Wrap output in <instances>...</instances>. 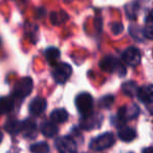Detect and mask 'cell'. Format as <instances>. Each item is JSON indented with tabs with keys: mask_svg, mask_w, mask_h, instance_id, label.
Masks as SVG:
<instances>
[{
	"mask_svg": "<svg viewBox=\"0 0 153 153\" xmlns=\"http://www.w3.org/2000/svg\"><path fill=\"white\" fill-rule=\"evenodd\" d=\"M100 67L106 72H117L120 76H124L126 74V68L114 56H106L103 58L100 62Z\"/></svg>",
	"mask_w": 153,
	"mask_h": 153,
	"instance_id": "6da1fadb",
	"label": "cell"
},
{
	"mask_svg": "<svg viewBox=\"0 0 153 153\" xmlns=\"http://www.w3.org/2000/svg\"><path fill=\"white\" fill-rule=\"evenodd\" d=\"M74 104L82 117H87L91 114L94 109V99L88 92H81L76 97Z\"/></svg>",
	"mask_w": 153,
	"mask_h": 153,
	"instance_id": "7a4b0ae2",
	"label": "cell"
},
{
	"mask_svg": "<svg viewBox=\"0 0 153 153\" xmlns=\"http://www.w3.org/2000/svg\"><path fill=\"white\" fill-rule=\"evenodd\" d=\"M114 135L111 132H105L94 137L90 142V148L94 151H102L111 147L114 144Z\"/></svg>",
	"mask_w": 153,
	"mask_h": 153,
	"instance_id": "3957f363",
	"label": "cell"
},
{
	"mask_svg": "<svg viewBox=\"0 0 153 153\" xmlns=\"http://www.w3.org/2000/svg\"><path fill=\"white\" fill-rule=\"evenodd\" d=\"M53 78L58 84H64L70 78L72 74V68L67 63H59L53 69Z\"/></svg>",
	"mask_w": 153,
	"mask_h": 153,
	"instance_id": "277c9868",
	"label": "cell"
},
{
	"mask_svg": "<svg viewBox=\"0 0 153 153\" xmlns=\"http://www.w3.org/2000/svg\"><path fill=\"white\" fill-rule=\"evenodd\" d=\"M33 87H34V83H33V80L30 79V76H26L21 79L17 84L15 85L13 90V94L15 97L19 99H23L25 97H27L28 94L32 92Z\"/></svg>",
	"mask_w": 153,
	"mask_h": 153,
	"instance_id": "5b68a950",
	"label": "cell"
},
{
	"mask_svg": "<svg viewBox=\"0 0 153 153\" xmlns=\"http://www.w3.org/2000/svg\"><path fill=\"white\" fill-rule=\"evenodd\" d=\"M140 58L142 56H140V49L134 46L128 47L122 55V60L124 63L127 64L128 66H132V67L140 63Z\"/></svg>",
	"mask_w": 153,
	"mask_h": 153,
	"instance_id": "8992f818",
	"label": "cell"
},
{
	"mask_svg": "<svg viewBox=\"0 0 153 153\" xmlns=\"http://www.w3.org/2000/svg\"><path fill=\"white\" fill-rule=\"evenodd\" d=\"M103 121V117L99 113H94L87 115V117H83L80 122V127L82 129L85 130H91L97 129L101 126Z\"/></svg>",
	"mask_w": 153,
	"mask_h": 153,
	"instance_id": "52a82bcc",
	"label": "cell"
},
{
	"mask_svg": "<svg viewBox=\"0 0 153 153\" xmlns=\"http://www.w3.org/2000/svg\"><path fill=\"white\" fill-rule=\"evenodd\" d=\"M56 147L61 153H76V144L69 136H62L56 140Z\"/></svg>",
	"mask_w": 153,
	"mask_h": 153,
	"instance_id": "ba28073f",
	"label": "cell"
},
{
	"mask_svg": "<svg viewBox=\"0 0 153 153\" xmlns=\"http://www.w3.org/2000/svg\"><path fill=\"white\" fill-rule=\"evenodd\" d=\"M140 113V109L136 105H131V106H124L120 108L117 112V120L122 123L132 120L136 117Z\"/></svg>",
	"mask_w": 153,
	"mask_h": 153,
	"instance_id": "9c48e42d",
	"label": "cell"
},
{
	"mask_svg": "<svg viewBox=\"0 0 153 153\" xmlns=\"http://www.w3.org/2000/svg\"><path fill=\"white\" fill-rule=\"evenodd\" d=\"M46 101L45 99L41 98V97H37L35 98L32 102L28 105V110H30V114L35 115V117H38V115L42 114L43 112L46 109Z\"/></svg>",
	"mask_w": 153,
	"mask_h": 153,
	"instance_id": "30bf717a",
	"label": "cell"
},
{
	"mask_svg": "<svg viewBox=\"0 0 153 153\" xmlns=\"http://www.w3.org/2000/svg\"><path fill=\"white\" fill-rule=\"evenodd\" d=\"M137 98L146 104L153 103V85L152 84H147L138 88Z\"/></svg>",
	"mask_w": 153,
	"mask_h": 153,
	"instance_id": "8fae6325",
	"label": "cell"
},
{
	"mask_svg": "<svg viewBox=\"0 0 153 153\" xmlns=\"http://www.w3.org/2000/svg\"><path fill=\"white\" fill-rule=\"evenodd\" d=\"M37 132V126L36 123L32 120H25L24 122H22V133L25 137L32 138L36 135Z\"/></svg>",
	"mask_w": 153,
	"mask_h": 153,
	"instance_id": "7c38bea8",
	"label": "cell"
},
{
	"mask_svg": "<svg viewBox=\"0 0 153 153\" xmlns=\"http://www.w3.org/2000/svg\"><path fill=\"white\" fill-rule=\"evenodd\" d=\"M51 122L57 124H62L68 120V112L63 108H58L53 110L51 113Z\"/></svg>",
	"mask_w": 153,
	"mask_h": 153,
	"instance_id": "4fadbf2b",
	"label": "cell"
},
{
	"mask_svg": "<svg viewBox=\"0 0 153 153\" xmlns=\"http://www.w3.org/2000/svg\"><path fill=\"white\" fill-rule=\"evenodd\" d=\"M119 137L120 140H124V142H131L135 138L136 133L132 128L128 127V126H123L119 129Z\"/></svg>",
	"mask_w": 153,
	"mask_h": 153,
	"instance_id": "5bb4252c",
	"label": "cell"
},
{
	"mask_svg": "<svg viewBox=\"0 0 153 153\" xmlns=\"http://www.w3.org/2000/svg\"><path fill=\"white\" fill-rule=\"evenodd\" d=\"M41 132L47 137H53L58 133V127L53 122L46 121L41 125Z\"/></svg>",
	"mask_w": 153,
	"mask_h": 153,
	"instance_id": "9a60e30c",
	"label": "cell"
},
{
	"mask_svg": "<svg viewBox=\"0 0 153 153\" xmlns=\"http://www.w3.org/2000/svg\"><path fill=\"white\" fill-rule=\"evenodd\" d=\"M44 55L46 60L51 64H55L56 62L59 60L60 56H61V51H60L59 48L55 46H51V47H47L44 51Z\"/></svg>",
	"mask_w": 153,
	"mask_h": 153,
	"instance_id": "2e32d148",
	"label": "cell"
},
{
	"mask_svg": "<svg viewBox=\"0 0 153 153\" xmlns=\"http://www.w3.org/2000/svg\"><path fill=\"white\" fill-rule=\"evenodd\" d=\"M68 20V15L64 11L53 12L51 14V22L53 25H61Z\"/></svg>",
	"mask_w": 153,
	"mask_h": 153,
	"instance_id": "e0dca14e",
	"label": "cell"
},
{
	"mask_svg": "<svg viewBox=\"0 0 153 153\" xmlns=\"http://www.w3.org/2000/svg\"><path fill=\"white\" fill-rule=\"evenodd\" d=\"M137 85H136L135 82L133 81H127L122 85V90L126 96L129 97H133V96H137V91H138Z\"/></svg>",
	"mask_w": 153,
	"mask_h": 153,
	"instance_id": "ac0fdd59",
	"label": "cell"
},
{
	"mask_svg": "<svg viewBox=\"0 0 153 153\" xmlns=\"http://www.w3.org/2000/svg\"><path fill=\"white\" fill-rule=\"evenodd\" d=\"M138 11H140V4L137 1H132V2L128 3L125 7V12L127 14L128 18L131 20L135 19L137 17Z\"/></svg>",
	"mask_w": 153,
	"mask_h": 153,
	"instance_id": "d6986e66",
	"label": "cell"
},
{
	"mask_svg": "<svg viewBox=\"0 0 153 153\" xmlns=\"http://www.w3.org/2000/svg\"><path fill=\"white\" fill-rule=\"evenodd\" d=\"M4 128L9 133L16 134L18 132L22 131V122H19L17 120H10V121L7 122Z\"/></svg>",
	"mask_w": 153,
	"mask_h": 153,
	"instance_id": "ffe728a7",
	"label": "cell"
},
{
	"mask_svg": "<svg viewBox=\"0 0 153 153\" xmlns=\"http://www.w3.org/2000/svg\"><path fill=\"white\" fill-rule=\"evenodd\" d=\"M0 108H1V113H7L10 111H12V109L14 108V101L12 98L9 97H4L1 99L0 102Z\"/></svg>",
	"mask_w": 153,
	"mask_h": 153,
	"instance_id": "44dd1931",
	"label": "cell"
},
{
	"mask_svg": "<svg viewBox=\"0 0 153 153\" xmlns=\"http://www.w3.org/2000/svg\"><path fill=\"white\" fill-rule=\"evenodd\" d=\"M30 151L33 153H48L49 147L47 143L45 142H39L30 146Z\"/></svg>",
	"mask_w": 153,
	"mask_h": 153,
	"instance_id": "7402d4cb",
	"label": "cell"
},
{
	"mask_svg": "<svg viewBox=\"0 0 153 153\" xmlns=\"http://www.w3.org/2000/svg\"><path fill=\"white\" fill-rule=\"evenodd\" d=\"M113 102H114V97L112 94H107V96H104L101 99L99 104L103 108H108V107H110L113 104Z\"/></svg>",
	"mask_w": 153,
	"mask_h": 153,
	"instance_id": "603a6c76",
	"label": "cell"
},
{
	"mask_svg": "<svg viewBox=\"0 0 153 153\" xmlns=\"http://www.w3.org/2000/svg\"><path fill=\"white\" fill-rule=\"evenodd\" d=\"M124 30V25L122 23H117V22H114V23L111 24V32L114 35L121 34Z\"/></svg>",
	"mask_w": 153,
	"mask_h": 153,
	"instance_id": "cb8c5ba5",
	"label": "cell"
},
{
	"mask_svg": "<svg viewBox=\"0 0 153 153\" xmlns=\"http://www.w3.org/2000/svg\"><path fill=\"white\" fill-rule=\"evenodd\" d=\"M144 35L146 38L153 40V24H148L144 28Z\"/></svg>",
	"mask_w": 153,
	"mask_h": 153,
	"instance_id": "d4e9b609",
	"label": "cell"
},
{
	"mask_svg": "<svg viewBox=\"0 0 153 153\" xmlns=\"http://www.w3.org/2000/svg\"><path fill=\"white\" fill-rule=\"evenodd\" d=\"M146 22L148 24H153V11H151L146 17Z\"/></svg>",
	"mask_w": 153,
	"mask_h": 153,
	"instance_id": "484cf974",
	"label": "cell"
},
{
	"mask_svg": "<svg viewBox=\"0 0 153 153\" xmlns=\"http://www.w3.org/2000/svg\"><path fill=\"white\" fill-rule=\"evenodd\" d=\"M143 153H153V147H149L143 150Z\"/></svg>",
	"mask_w": 153,
	"mask_h": 153,
	"instance_id": "4316f807",
	"label": "cell"
}]
</instances>
